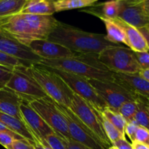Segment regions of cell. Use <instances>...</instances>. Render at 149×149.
Returning <instances> with one entry per match:
<instances>
[{"label":"cell","instance_id":"cell-8","mask_svg":"<svg viewBox=\"0 0 149 149\" xmlns=\"http://www.w3.org/2000/svg\"><path fill=\"white\" fill-rule=\"evenodd\" d=\"M49 68L62 79L74 94L80 96L90 103L99 112L102 113L105 109L109 107L97 95L87 79L56 68Z\"/></svg>","mask_w":149,"mask_h":149},{"label":"cell","instance_id":"cell-24","mask_svg":"<svg viewBox=\"0 0 149 149\" xmlns=\"http://www.w3.org/2000/svg\"><path fill=\"white\" fill-rule=\"evenodd\" d=\"M28 0H0V18L20 13Z\"/></svg>","mask_w":149,"mask_h":149},{"label":"cell","instance_id":"cell-43","mask_svg":"<svg viewBox=\"0 0 149 149\" xmlns=\"http://www.w3.org/2000/svg\"><path fill=\"white\" fill-rule=\"evenodd\" d=\"M138 74H139L142 78H143L144 79H146L147 81L149 82V69L141 70V71L138 73Z\"/></svg>","mask_w":149,"mask_h":149},{"label":"cell","instance_id":"cell-46","mask_svg":"<svg viewBox=\"0 0 149 149\" xmlns=\"http://www.w3.org/2000/svg\"><path fill=\"white\" fill-rule=\"evenodd\" d=\"M108 149H118V148H116V147L113 146H111V147H109V148H108Z\"/></svg>","mask_w":149,"mask_h":149},{"label":"cell","instance_id":"cell-25","mask_svg":"<svg viewBox=\"0 0 149 149\" xmlns=\"http://www.w3.org/2000/svg\"><path fill=\"white\" fill-rule=\"evenodd\" d=\"M135 101L138 104V110L134 120L139 126L149 130V106L146 103V98L137 96Z\"/></svg>","mask_w":149,"mask_h":149},{"label":"cell","instance_id":"cell-41","mask_svg":"<svg viewBox=\"0 0 149 149\" xmlns=\"http://www.w3.org/2000/svg\"><path fill=\"white\" fill-rule=\"evenodd\" d=\"M32 135L34 137V142H33V145L34 146L35 148L36 149H47V147L44 145V143H42V140L40 138H38L36 135H35L34 134L32 133Z\"/></svg>","mask_w":149,"mask_h":149},{"label":"cell","instance_id":"cell-30","mask_svg":"<svg viewBox=\"0 0 149 149\" xmlns=\"http://www.w3.org/2000/svg\"><path fill=\"white\" fill-rule=\"evenodd\" d=\"M0 65L14 68L15 67L23 65V64L17 58L7 55V54L4 53V52H0Z\"/></svg>","mask_w":149,"mask_h":149},{"label":"cell","instance_id":"cell-9","mask_svg":"<svg viewBox=\"0 0 149 149\" xmlns=\"http://www.w3.org/2000/svg\"><path fill=\"white\" fill-rule=\"evenodd\" d=\"M29 103L57 135L66 141L71 139L65 118L50 97L47 96Z\"/></svg>","mask_w":149,"mask_h":149},{"label":"cell","instance_id":"cell-33","mask_svg":"<svg viewBox=\"0 0 149 149\" xmlns=\"http://www.w3.org/2000/svg\"><path fill=\"white\" fill-rule=\"evenodd\" d=\"M135 141L141 143L143 144L149 146V130L143 127L139 126L138 130H137L136 134H135Z\"/></svg>","mask_w":149,"mask_h":149},{"label":"cell","instance_id":"cell-32","mask_svg":"<svg viewBox=\"0 0 149 149\" xmlns=\"http://www.w3.org/2000/svg\"><path fill=\"white\" fill-rule=\"evenodd\" d=\"M134 55L141 70L149 69L148 52H134Z\"/></svg>","mask_w":149,"mask_h":149},{"label":"cell","instance_id":"cell-44","mask_svg":"<svg viewBox=\"0 0 149 149\" xmlns=\"http://www.w3.org/2000/svg\"><path fill=\"white\" fill-rule=\"evenodd\" d=\"M144 10L149 15V0H141Z\"/></svg>","mask_w":149,"mask_h":149},{"label":"cell","instance_id":"cell-47","mask_svg":"<svg viewBox=\"0 0 149 149\" xmlns=\"http://www.w3.org/2000/svg\"><path fill=\"white\" fill-rule=\"evenodd\" d=\"M146 103H148V105L149 106V99H146Z\"/></svg>","mask_w":149,"mask_h":149},{"label":"cell","instance_id":"cell-29","mask_svg":"<svg viewBox=\"0 0 149 149\" xmlns=\"http://www.w3.org/2000/svg\"><path fill=\"white\" fill-rule=\"evenodd\" d=\"M44 141L51 149H67L66 141L57 135L55 132L49 134L44 138Z\"/></svg>","mask_w":149,"mask_h":149},{"label":"cell","instance_id":"cell-21","mask_svg":"<svg viewBox=\"0 0 149 149\" xmlns=\"http://www.w3.org/2000/svg\"><path fill=\"white\" fill-rule=\"evenodd\" d=\"M55 13V10L52 0H28L20 13L52 15Z\"/></svg>","mask_w":149,"mask_h":149},{"label":"cell","instance_id":"cell-11","mask_svg":"<svg viewBox=\"0 0 149 149\" xmlns=\"http://www.w3.org/2000/svg\"><path fill=\"white\" fill-rule=\"evenodd\" d=\"M100 98L111 109L118 111L123 103L136 100V97L115 81L87 79Z\"/></svg>","mask_w":149,"mask_h":149},{"label":"cell","instance_id":"cell-7","mask_svg":"<svg viewBox=\"0 0 149 149\" xmlns=\"http://www.w3.org/2000/svg\"><path fill=\"white\" fill-rule=\"evenodd\" d=\"M26 68L23 65L15 67L6 87L28 103L47 97L36 80L29 74Z\"/></svg>","mask_w":149,"mask_h":149},{"label":"cell","instance_id":"cell-17","mask_svg":"<svg viewBox=\"0 0 149 149\" xmlns=\"http://www.w3.org/2000/svg\"><path fill=\"white\" fill-rule=\"evenodd\" d=\"M22 99L7 87L0 89V112L21 120L20 106Z\"/></svg>","mask_w":149,"mask_h":149},{"label":"cell","instance_id":"cell-40","mask_svg":"<svg viewBox=\"0 0 149 149\" xmlns=\"http://www.w3.org/2000/svg\"><path fill=\"white\" fill-rule=\"evenodd\" d=\"M138 30L140 31V32L141 33V34L143 36L144 39H145L146 42L147 44V46H148V50H149V25L145 27L141 28V29H138Z\"/></svg>","mask_w":149,"mask_h":149},{"label":"cell","instance_id":"cell-10","mask_svg":"<svg viewBox=\"0 0 149 149\" xmlns=\"http://www.w3.org/2000/svg\"><path fill=\"white\" fill-rule=\"evenodd\" d=\"M55 104L65 118L71 140L85 146L90 149H107L68 108L55 102Z\"/></svg>","mask_w":149,"mask_h":149},{"label":"cell","instance_id":"cell-36","mask_svg":"<svg viewBox=\"0 0 149 149\" xmlns=\"http://www.w3.org/2000/svg\"><path fill=\"white\" fill-rule=\"evenodd\" d=\"M15 140L17 139L13 135H10L7 132H0V144L5 148H7L10 145H11L12 143Z\"/></svg>","mask_w":149,"mask_h":149},{"label":"cell","instance_id":"cell-18","mask_svg":"<svg viewBox=\"0 0 149 149\" xmlns=\"http://www.w3.org/2000/svg\"><path fill=\"white\" fill-rule=\"evenodd\" d=\"M116 19L125 30L126 36V45H127L134 52H148L146 42L140 31L134 26L122 21L118 17Z\"/></svg>","mask_w":149,"mask_h":149},{"label":"cell","instance_id":"cell-37","mask_svg":"<svg viewBox=\"0 0 149 149\" xmlns=\"http://www.w3.org/2000/svg\"><path fill=\"white\" fill-rule=\"evenodd\" d=\"M112 146L116 147L118 149H133L132 144L130 143L127 141L125 139L118 140L117 141L112 143Z\"/></svg>","mask_w":149,"mask_h":149},{"label":"cell","instance_id":"cell-42","mask_svg":"<svg viewBox=\"0 0 149 149\" xmlns=\"http://www.w3.org/2000/svg\"><path fill=\"white\" fill-rule=\"evenodd\" d=\"M131 144H132V146L133 149H149V146H148L138 142V141L132 142Z\"/></svg>","mask_w":149,"mask_h":149},{"label":"cell","instance_id":"cell-3","mask_svg":"<svg viewBox=\"0 0 149 149\" xmlns=\"http://www.w3.org/2000/svg\"><path fill=\"white\" fill-rule=\"evenodd\" d=\"M39 64L71 73L87 79L114 81L113 72L98 61L97 54H77L71 58L42 59Z\"/></svg>","mask_w":149,"mask_h":149},{"label":"cell","instance_id":"cell-28","mask_svg":"<svg viewBox=\"0 0 149 149\" xmlns=\"http://www.w3.org/2000/svg\"><path fill=\"white\" fill-rule=\"evenodd\" d=\"M138 110V104L136 101H127L121 106L118 111L125 118L127 122L134 121L135 115Z\"/></svg>","mask_w":149,"mask_h":149},{"label":"cell","instance_id":"cell-26","mask_svg":"<svg viewBox=\"0 0 149 149\" xmlns=\"http://www.w3.org/2000/svg\"><path fill=\"white\" fill-rule=\"evenodd\" d=\"M101 114L105 119H106L109 122H111L115 127L117 128L121 132L125 135V128L126 126L127 121L119 113L118 111L107 107L104 109Z\"/></svg>","mask_w":149,"mask_h":149},{"label":"cell","instance_id":"cell-13","mask_svg":"<svg viewBox=\"0 0 149 149\" xmlns=\"http://www.w3.org/2000/svg\"><path fill=\"white\" fill-rule=\"evenodd\" d=\"M117 17L138 29L149 25V15L141 0H119Z\"/></svg>","mask_w":149,"mask_h":149},{"label":"cell","instance_id":"cell-35","mask_svg":"<svg viewBox=\"0 0 149 149\" xmlns=\"http://www.w3.org/2000/svg\"><path fill=\"white\" fill-rule=\"evenodd\" d=\"M6 149H36L34 146L24 140H15Z\"/></svg>","mask_w":149,"mask_h":149},{"label":"cell","instance_id":"cell-14","mask_svg":"<svg viewBox=\"0 0 149 149\" xmlns=\"http://www.w3.org/2000/svg\"><path fill=\"white\" fill-rule=\"evenodd\" d=\"M28 47L42 59L56 60L71 58L77 54L60 44L47 39H36L32 41Z\"/></svg>","mask_w":149,"mask_h":149},{"label":"cell","instance_id":"cell-39","mask_svg":"<svg viewBox=\"0 0 149 149\" xmlns=\"http://www.w3.org/2000/svg\"><path fill=\"white\" fill-rule=\"evenodd\" d=\"M0 132H7V133L10 134V135H13V136L15 137L16 139H17V140H24V141H26V140L23 139V138H22L21 136H20V135H17V134L15 133V132H13V131L10 130V129H8V128H7V127H6L5 125H4V124L1 123V122H0Z\"/></svg>","mask_w":149,"mask_h":149},{"label":"cell","instance_id":"cell-38","mask_svg":"<svg viewBox=\"0 0 149 149\" xmlns=\"http://www.w3.org/2000/svg\"><path fill=\"white\" fill-rule=\"evenodd\" d=\"M66 148L67 149H90L85 146L75 141L70 139L66 142Z\"/></svg>","mask_w":149,"mask_h":149},{"label":"cell","instance_id":"cell-5","mask_svg":"<svg viewBox=\"0 0 149 149\" xmlns=\"http://www.w3.org/2000/svg\"><path fill=\"white\" fill-rule=\"evenodd\" d=\"M97 59L112 72L138 74L141 71L134 51L120 45L109 47L102 50L97 54Z\"/></svg>","mask_w":149,"mask_h":149},{"label":"cell","instance_id":"cell-1","mask_svg":"<svg viewBox=\"0 0 149 149\" xmlns=\"http://www.w3.org/2000/svg\"><path fill=\"white\" fill-rule=\"evenodd\" d=\"M58 22L52 15L18 13L0 18V29L29 46L36 39H47Z\"/></svg>","mask_w":149,"mask_h":149},{"label":"cell","instance_id":"cell-19","mask_svg":"<svg viewBox=\"0 0 149 149\" xmlns=\"http://www.w3.org/2000/svg\"><path fill=\"white\" fill-rule=\"evenodd\" d=\"M0 122L13 132L21 136L23 139L31 143H33L34 137L22 120L15 116L0 112Z\"/></svg>","mask_w":149,"mask_h":149},{"label":"cell","instance_id":"cell-4","mask_svg":"<svg viewBox=\"0 0 149 149\" xmlns=\"http://www.w3.org/2000/svg\"><path fill=\"white\" fill-rule=\"evenodd\" d=\"M26 69L48 97L55 103L69 108L74 93L59 76L41 64L33 65Z\"/></svg>","mask_w":149,"mask_h":149},{"label":"cell","instance_id":"cell-15","mask_svg":"<svg viewBox=\"0 0 149 149\" xmlns=\"http://www.w3.org/2000/svg\"><path fill=\"white\" fill-rule=\"evenodd\" d=\"M20 112L21 120L24 122L31 133L34 134L41 140L44 139V138L49 134L55 132L28 102L22 100L20 106Z\"/></svg>","mask_w":149,"mask_h":149},{"label":"cell","instance_id":"cell-27","mask_svg":"<svg viewBox=\"0 0 149 149\" xmlns=\"http://www.w3.org/2000/svg\"><path fill=\"white\" fill-rule=\"evenodd\" d=\"M102 124H103L106 136L108 137L110 142L111 143V145L112 143L117 141L118 140L126 138L125 134L121 132L117 128L115 127L111 122H109L107 119H105L103 116H102Z\"/></svg>","mask_w":149,"mask_h":149},{"label":"cell","instance_id":"cell-6","mask_svg":"<svg viewBox=\"0 0 149 149\" xmlns=\"http://www.w3.org/2000/svg\"><path fill=\"white\" fill-rule=\"evenodd\" d=\"M68 109L100 140L106 148L111 146V143L106 136L102 124L101 113L94 106L74 93Z\"/></svg>","mask_w":149,"mask_h":149},{"label":"cell","instance_id":"cell-34","mask_svg":"<svg viewBox=\"0 0 149 149\" xmlns=\"http://www.w3.org/2000/svg\"><path fill=\"white\" fill-rule=\"evenodd\" d=\"M138 127H139V125L136 123L135 120L132 121V122H127L126 126H125V135L129 137V138L131 140L132 142L135 141V134H136Z\"/></svg>","mask_w":149,"mask_h":149},{"label":"cell","instance_id":"cell-45","mask_svg":"<svg viewBox=\"0 0 149 149\" xmlns=\"http://www.w3.org/2000/svg\"><path fill=\"white\" fill-rule=\"evenodd\" d=\"M42 141V143H44V145H45V146H46L47 147V149H51L50 148H49V146H48V145H47V144L46 143H45V141Z\"/></svg>","mask_w":149,"mask_h":149},{"label":"cell","instance_id":"cell-2","mask_svg":"<svg viewBox=\"0 0 149 149\" xmlns=\"http://www.w3.org/2000/svg\"><path fill=\"white\" fill-rule=\"evenodd\" d=\"M47 39L77 54H98L109 47L118 45L109 42L106 35L84 31L60 21Z\"/></svg>","mask_w":149,"mask_h":149},{"label":"cell","instance_id":"cell-48","mask_svg":"<svg viewBox=\"0 0 149 149\" xmlns=\"http://www.w3.org/2000/svg\"><path fill=\"white\" fill-rule=\"evenodd\" d=\"M52 1H55V0H52Z\"/></svg>","mask_w":149,"mask_h":149},{"label":"cell","instance_id":"cell-22","mask_svg":"<svg viewBox=\"0 0 149 149\" xmlns=\"http://www.w3.org/2000/svg\"><path fill=\"white\" fill-rule=\"evenodd\" d=\"M104 23L106 29V37L109 42L113 44L123 43L126 45V36L123 27L119 24L116 18H100Z\"/></svg>","mask_w":149,"mask_h":149},{"label":"cell","instance_id":"cell-12","mask_svg":"<svg viewBox=\"0 0 149 149\" xmlns=\"http://www.w3.org/2000/svg\"><path fill=\"white\" fill-rule=\"evenodd\" d=\"M0 52L17 58L27 68L39 64L42 60L33 53L29 47L19 42L1 29H0Z\"/></svg>","mask_w":149,"mask_h":149},{"label":"cell","instance_id":"cell-31","mask_svg":"<svg viewBox=\"0 0 149 149\" xmlns=\"http://www.w3.org/2000/svg\"><path fill=\"white\" fill-rule=\"evenodd\" d=\"M14 68L0 65V89L6 87L13 76Z\"/></svg>","mask_w":149,"mask_h":149},{"label":"cell","instance_id":"cell-20","mask_svg":"<svg viewBox=\"0 0 149 149\" xmlns=\"http://www.w3.org/2000/svg\"><path fill=\"white\" fill-rule=\"evenodd\" d=\"M119 7V0H110L99 4H94L89 9L81 11L101 18L114 19L118 17Z\"/></svg>","mask_w":149,"mask_h":149},{"label":"cell","instance_id":"cell-23","mask_svg":"<svg viewBox=\"0 0 149 149\" xmlns=\"http://www.w3.org/2000/svg\"><path fill=\"white\" fill-rule=\"evenodd\" d=\"M99 0H55L53 1L55 13L91 7Z\"/></svg>","mask_w":149,"mask_h":149},{"label":"cell","instance_id":"cell-16","mask_svg":"<svg viewBox=\"0 0 149 149\" xmlns=\"http://www.w3.org/2000/svg\"><path fill=\"white\" fill-rule=\"evenodd\" d=\"M114 81L137 97L149 99V82L138 74L113 72Z\"/></svg>","mask_w":149,"mask_h":149}]
</instances>
